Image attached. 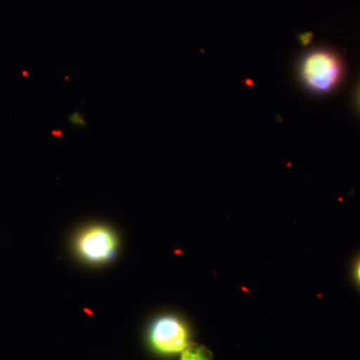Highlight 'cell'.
<instances>
[{"instance_id":"cell-1","label":"cell","mask_w":360,"mask_h":360,"mask_svg":"<svg viewBox=\"0 0 360 360\" xmlns=\"http://www.w3.org/2000/svg\"><path fill=\"white\" fill-rule=\"evenodd\" d=\"M300 73L304 84L317 94H328L340 84L343 65L335 52L319 49L310 52L302 61Z\"/></svg>"},{"instance_id":"cell-2","label":"cell","mask_w":360,"mask_h":360,"mask_svg":"<svg viewBox=\"0 0 360 360\" xmlns=\"http://www.w3.org/2000/svg\"><path fill=\"white\" fill-rule=\"evenodd\" d=\"M149 340L153 349L161 354H182L189 347V331L179 317L165 315L153 322Z\"/></svg>"},{"instance_id":"cell-3","label":"cell","mask_w":360,"mask_h":360,"mask_svg":"<svg viewBox=\"0 0 360 360\" xmlns=\"http://www.w3.org/2000/svg\"><path fill=\"white\" fill-rule=\"evenodd\" d=\"M75 248L78 255L91 264H103L117 250L115 234L105 226H91L78 236Z\"/></svg>"},{"instance_id":"cell-4","label":"cell","mask_w":360,"mask_h":360,"mask_svg":"<svg viewBox=\"0 0 360 360\" xmlns=\"http://www.w3.org/2000/svg\"><path fill=\"white\" fill-rule=\"evenodd\" d=\"M180 360H212L210 352L202 347H189L182 352Z\"/></svg>"},{"instance_id":"cell-5","label":"cell","mask_w":360,"mask_h":360,"mask_svg":"<svg viewBox=\"0 0 360 360\" xmlns=\"http://www.w3.org/2000/svg\"><path fill=\"white\" fill-rule=\"evenodd\" d=\"M352 276H354V283L360 288V257L355 260L354 269H352Z\"/></svg>"}]
</instances>
